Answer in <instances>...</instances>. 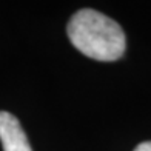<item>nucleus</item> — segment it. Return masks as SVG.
Masks as SVG:
<instances>
[{
	"mask_svg": "<svg viewBox=\"0 0 151 151\" xmlns=\"http://www.w3.org/2000/svg\"><path fill=\"white\" fill-rule=\"evenodd\" d=\"M0 142L3 151H32L20 122L8 111H0Z\"/></svg>",
	"mask_w": 151,
	"mask_h": 151,
	"instance_id": "obj_2",
	"label": "nucleus"
},
{
	"mask_svg": "<svg viewBox=\"0 0 151 151\" xmlns=\"http://www.w3.org/2000/svg\"><path fill=\"white\" fill-rule=\"evenodd\" d=\"M134 151H151V140L139 143V145L136 147V150H134Z\"/></svg>",
	"mask_w": 151,
	"mask_h": 151,
	"instance_id": "obj_3",
	"label": "nucleus"
},
{
	"mask_svg": "<svg viewBox=\"0 0 151 151\" xmlns=\"http://www.w3.org/2000/svg\"><path fill=\"white\" fill-rule=\"evenodd\" d=\"M66 32L80 52L96 60H117L127 48L122 26L94 9L77 11L68 23Z\"/></svg>",
	"mask_w": 151,
	"mask_h": 151,
	"instance_id": "obj_1",
	"label": "nucleus"
}]
</instances>
